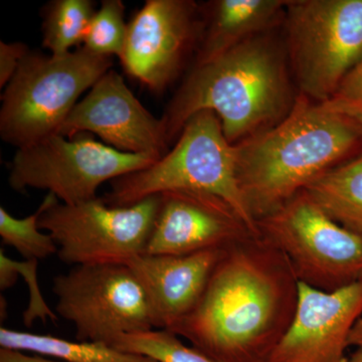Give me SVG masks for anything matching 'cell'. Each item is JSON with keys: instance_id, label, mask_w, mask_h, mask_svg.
Segmentation results:
<instances>
[{"instance_id": "cell-4", "label": "cell", "mask_w": 362, "mask_h": 362, "mask_svg": "<svg viewBox=\"0 0 362 362\" xmlns=\"http://www.w3.org/2000/svg\"><path fill=\"white\" fill-rule=\"evenodd\" d=\"M112 66V57L85 47L63 56L28 52L1 96V139L21 149L58 134L81 95Z\"/></svg>"}, {"instance_id": "cell-18", "label": "cell", "mask_w": 362, "mask_h": 362, "mask_svg": "<svg viewBox=\"0 0 362 362\" xmlns=\"http://www.w3.org/2000/svg\"><path fill=\"white\" fill-rule=\"evenodd\" d=\"M0 346L62 362H157L148 357L121 351L105 343L74 342L52 335L4 327L0 329Z\"/></svg>"}, {"instance_id": "cell-14", "label": "cell", "mask_w": 362, "mask_h": 362, "mask_svg": "<svg viewBox=\"0 0 362 362\" xmlns=\"http://www.w3.org/2000/svg\"><path fill=\"white\" fill-rule=\"evenodd\" d=\"M361 317L362 281L329 293L299 282L296 314L270 362H345Z\"/></svg>"}, {"instance_id": "cell-12", "label": "cell", "mask_w": 362, "mask_h": 362, "mask_svg": "<svg viewBox=\"0 0 362 362\" xmlns=\"http://www.w3.org/2000/svg\"><path fill=\"white\" fill-rule=\"evenodd\" d=\"M94 133L108 146L124 153L160 159L169 151L161 118L157 119L135 97L122 76L110 70L78 102L58 134L74 138Z\"/></svg>"}, {"instance_id": "cell-8", "label": "cell", "mask_w": 362, "mask_h": 362, "mask_svg": "<svg viewBox=\"0 0 362 362\" xmlns=\"http://www.w3.org/2000/svg\"><path fill=\"white\" fill-rule=\"evenodd\" d=\"M160 204V194L127 206L96 197L77 204L52 202L40 216L63 263L74 266L127 265L144 254Z\"/></svg>"}, {"instance_id": "cell-2", "label": "cell", "mask_w": 362, "mask_h": 362, "mask_svg": "<svg viewBox=\"0 0 362 362\" xmlns=\"http://www.w3.org/2000/svg\"><path fill=\"white\" fill-rule=\"evenodd\" d=\"M238 183L254 221L330 169L362 153V121L330 101L298 95L277 125L233 145Z\"/></svg>"}, {"instance_id": "cell-17", "label": "cell", "mask_w": 362, "mask_h": 362, "mask_svg": "<svg viewBox=\"0 0 362 362\" xmlns=\"http://www.w3.org/2000/svg\"><path fill=\"white\" fill-rule=\"evenodd\" d=\"M304 190L333 221L362 233V153L323 173Z\"/></svg>"}, {"instance_id": "cell-19", "label": "cell", "mask_w": 362, "mask_h": 362, "mask_svg": "<svg viewBox=\"0 0 362 362\" xmlns=\"http://www.w3.org/2000/svg\"><path fill=\"white\" fill-rule=\"evenodd\" d=\"M96 4L90 0H54L45 8L42 47L52 56H63L83 44Z\"/></svg>"}, {"instance_id": "cell-10", "label": "cell", "mask_w": 362, "mask_h": 362, "mask_svg": "<svg viewBox=\"0 0 362 362\" xmlns=\"http://www.w3.org/2000/svg\"><path fill=\"white\" fill-rule=\"evenodd\" d=\"M52 290L56 313L75 326L78 341L111 345L156 328L146 293L127 265L75 266L54 278Z\"/></svg>"}, {"instance_id": "cell-5", "label": "cell", "mask_w": 362, "mask_h": 362, "mask_svg": "<svg viewBox=\"0 0 362 362\" xmlns=\"http://www.w3.org/2000/svg\"><path fill=\"white\" fill-rule=\"evenodd\" d=\"M173 190L206 192L225 199L259 235L238 183L235 146L226 139L213 111L192 116L173 149L149 168L112 181L105 201L127 206Z\"/></svg>"}, {"instance_id": "cell-7", "label": "cell", "mask_w": 362, "mask_h": 362, "mask_svg": "<svg viewBox=\"0 0 362 362\" xmlns=\"http://www.w3.org/2000/svg\"><path fill=\"white\" fill-rule=\"evenodd\" d=\"M259 235L289 259L300 283L335 292L362 281V233L329 218L305 190L257 221Z\"/></svg>"}, {"instance_id": "cell-24", "label": "cell", "mask_w": 362, "mask_h": 362, "mask_svg": "<svg viewBox=\"0 0 362 362\" xmlns=\"http://www.w3.org/2000/svg\"><path fill=\"white\" fill-rule=\"evenodd\" d=\"M30 52L23 42H0V88H6Z\"/></svg>"}, {"instance_id": "cell-9", "label": "cell", "mask_w": 362, "mask_h": 362, "mask_svg": "<svg viewBox=\"0 0 362 362\" xmlns=\"http://www.w3.org/2000/svg\"><path fill=\"white\" fill-rule=\"evenodd\" d=\"M158 159L124 153L81 136L54 134L18 149L9 165V187L47 190L62 204H77L96 199L106 181L142 170Z\"/></svg>"}, {"instance_id": "cell-3", "label": "cell", "mask_w": 362, "mask_h": 362, "mask_svg": "<svg viewBox=\"0 0 362 362\" xmlns=\"http://www.w3.org/2000/svg\"><path fill=\"white\" fill-rule=\"evenodd\" d=\"M294 84L284 42L272 33L247 40L190 70L161 117L168 143L204 110L233 145L270 129L296 103Z\"/></svg>"}, {"instance_id": "cell-11", "label": "cell", "mask_w": 362, "mask_h": 362, "mask_svg": "<svg viewBox=\"0 0 362 362\" xmlns=\"http://www.w3.org/2000/svg\"><path fill=\"white\" fill-rule=\"evenodd\" d=\"M201 4L192 0H147L128 23L121 64L128 75L160 94L197 54Z\"/></svg>"}, {"instance_id": "cell-13", "label": "cell", "mask_w": 362, "mask_h": 362, "mask_svg": "<svg viewBox=\"0 0 362 362\" xmlns=\"http://www.w3.org/2000/svg\"><path fill=\"white\" fill-rule=\"evenodd\" d=\"M259 235L225 199L206 192L173 190L160 204L144 254L180 255L226 249Z\"/></svg>"}, {"instance_id": "cell-6", "label": "cell", "mask_w": 362, "mask_h": 362, "mask_svg": "<svg viewBox=\"0 0 362 362\" xmlns=\"http://www.w3.org/2000/svg\"><path fill=\"white\" fill-rule=\"evenodd\" d=\"M282 26L298 93L328 101L362 59V0H289Z\"/></svg>"}, {"instance_id": "cell-25", "label": "cell", "mask_w": 362, "mask_h": 362, "mask_svg": "<svg viewBox=\"0 0 362 362\" xmlns=\"http://www.w3.org/2000/svg\"><path fill=\"white\" fill-rule=\"evenodd\" d=\"M0 362H62L47 357L40 356H30L25 352L16 351V350L0 349Z\"/></svg>"}, {"instance_id": "cell-1", "label": "cell", "mask_w": 362, "mask_h": 362, "mask_svg": "<svg viewBox=\"0 0 362 362\" xmlns=\"http://www.w3.org/2000/svg\"><path fill=\"white\" fill-rule=\"evenodd\" d=\"M298 300L289 259L254 235L225 249L199 303L169 331L214 362H270Z\"/></svg>"}, {"instance_id": "cell-26", "label": "cell", "mask_w": 362, "mask_h": 362, "mask_svg": "<svg viewBox=\"0 0 362 362\" xmlns=\"http://www.w3.org/2000/svg\"><path fill=\"white\" fill-rule=\"evenodd\" d=\"M349 346L362 347V317L352 329L349 337Z\"/></svg>"}, {"instance_id": "cell-27", "label": "cell", "mask_w": 362, "mask_h": 362, "mask_svg": "<svg viewBox=\"0 0 362 362\" xmlns=\"http://www.w3.org/2000/svg\"><path fill=\"white\" fill-rule=\"evenodd\" d=\"M345 362H362V347H357L356 351Z\"/></svg>"}, {"instance_id": "cell-23", "label": "cell", "mask_w": 362, "mask_h": 362, "mask_svg": "<svg viewBox=\"0 0 362 362\" xmlns=\"http://www.w3.org/2000/svg\"><path fill=\"white\" fill-rule=\"evenodd\" d=\"M331 103L362 121V59L343 78Z\"/></svg>"}, {"instance_id": "cell-16", "label": "cell", "mask_w": 362, "mask_h": 362, "mask_svg": "<svg viewBox=\"0 0 362 362\" xmlns=\"http://www.w3.org/2000/svg\"><path fill=\"white\" fill-rule=\"evenodd\" d=\"M289 0H213L202 4V33L194 66L283 25Z\"/></svg>"}, {"instance_id": "cell-20", "label": "cell", "mask_w": 362, "mask_h": 362, "mask_svg": "<svg viewBox=\"0 0 362 362\" xmlns=\"http://www.w3.org/2000/svg\"><path fill=\"white\" fill-rule=\"evenodd\" d=\"M47 194L39 209L30 216L16 218L4 206L0 207V237L6 246L13 247L28 261H39L58 255L59 249L49 233L40 232L39 221L47 206L57 201Z\"/></svg>"}, {"instance_id": "cell-22", "label": "cell", "mask_w": 362, "mask_h": 362, "mask_svg": "<svg viewBox=\"0 0 362 362\" xmlns=\"http://www.w3.org/2000/svg\"><path fill=\"white\" fill-rule=\"evenodd\" d=\"M128 23H125V6L121 0H103L86 30L83 47L100 56L122 54Z\"/></svg>"}, {"instance_id": "cell-15", "label": "cell", "mask_w": 362, "mask_h": 362, "mask_svg": "<svg viewBox=\"0 0 362 362\" xmlns=\"http://www.w3.org/2000/svg\"><path fill=\"white\" fill-rule=\"evenodd\" d=\"M223 251L142 254L131 259L127 266L146 293L157 329H173L194 310Z\"/></svg>"}, {"instance_id": "cell-21", "label": "cell", "mask_w": 362, "mask_h": 362, "mask_svg": "<svg viewBox=\"0 0 362 362\" xmlns=\"http://www.w3.org/2000/svg\"><path fill=\"white\" fill-rule=\"evenodd\" d=\"M111 346L157 362H214L166 329L146 330L121 335Z\"/></svg>"}]
</instances>
